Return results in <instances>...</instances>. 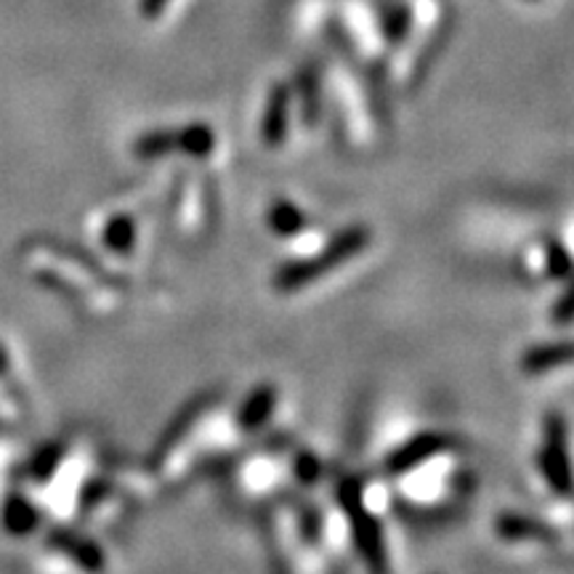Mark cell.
<instances>
[{
    "label": "cell",
    "mask_w": 574,
    "mask_h": 574,
    "mask_svg": "<svg viewBox=\"0 0 574 574\" xmlns=\"http://www.w3.org/2000/svg\"><path fill=\"white\" fill-rule=\"evenodd\" d=\"M373 242V232L365 223H352V227L341 229L333 234V240L327 242L320 253H314L312 259L301 261H288L280 269H274L272 274V288L276 293H295L314 282H320L322 276H327L335 269L346 267L348 261L356 259L359 253H365Z\"/></svg>",
    "instance_id": "obj_1"
},
{
    "label": "cell",
    "mask_w": 574,
    "mask_h": 574,
    "mask_svg": "<svg viewBox=\"0 0 574 574\" xmlns=\"http://www.w3.org/2000/svg\"><path fill=\"white\" fill-rule=\"evenodd\" d=\"M338 505L346 511L348 530H352V543L359 553L362 564L367 566L369 574H392V564H388L386 538H383L380 521L369 513L365 505V494H362L359 481L354 477L341 479L338 490H335Z\"/></svg>",
    "instance_id": "obj_2"
},
{
    "label": "cell",
    "mask_w": 574,
    "mask_h": 574,
    "mask_svg": "<svg viewBox=\"0 0 574 574\" xmlns=\"http://www.w3.org/2000/svg\"><path fill=\"white\" fill-rule=\"evenodd\" d=\"M134 157L138 160H160L165 155H187L206 160L216 149V131L206 123H191L184 128L147 131L134 142Z\"/></svg>",
    "instance_id": "obj_3"
},
{
    "label": "cell",
    "mask_w": 574,
    "mask_h": 574,
    "mask_svg": "<svg viewBox=\"0 0 574 574\" xmlns=\"http://www.w3.org/2000/svg\"><path fill=\"white\" fill-rule=\"evenodd\" d=\"M570 437H566V418L561 413H547L543 424V445L538 452V466L545 484L559 498L572 494V463H570Z\"/></svg>",
    "instance_id": "obj_4"
},
{
    "label": "cell",
    "mask_w": 574,
    "mask_h": 574,
    "mask_svg": "<svg viewBox=\"0 0 574 574\" xmlns=\"http://www.w3.org/2000/svg\"><path fill=\"white\" fill-rule=\"evenodd\" d=\"M460 447V439L452 437V434H441V431H426L413 437L410 441L397 447L394 452H388V458L383 460V471L388 477H405V473L415 471L418 466L428 463V460L439 458V455L452 452Z\"/></svg>",
    "instance_id": "obj_5"
},
{
    "label": "cell",
    "mask_w": 574,
    "mask_h": 574,
    "mask_svg": "<svg viewBox=\"0 0 574 574\" xmlns=\"http://www.w3.org/2000/svg\"><path fill=\"white\" fill-rule=\"evenodd\" d=\"M49 545L54 547L56 553H62L64 559H70L72 564L81 566L83 572L88 574H102L107 570V556H104L102 545L94 543L85 534H77L75 530H64V526H56L49 534Z\"/></svg>",
    "instance_id": "obj_6"
},
{
    "label": "cell",
    "mask_w": 574,
    "mask_h": 574,
    "mask_svg": "<svg viewBox=\"0 0 574 574\" xmlns=\"http://www.w3.org/2000/svg\"><path fill=\"white\" fill-rule=\"evenodd\" d=\"M293 107V88L290 83H272L267 96V107L261 115V142L267 147H280L285 144L290 131V109Z\"/></svg>",
    "instance_id": "obj_7"
},
{
    "label": "cell",
    "mask_w": 574,
    "mask_h": 574,
    "mask_svg": "<svg viewBox=\"0 0 574 574\" xmlns=\"http://www.w3.org/2000/svg\"><path fill=\"white\" fill-rule=\"evenodd\" d=\"M494 532H498V538L505 540V543H559L556 526L513 511L500 513V516L494 519Z\"/></svg>",
    "instance_id": "obj_8"
},
{
    "label": "cell",
    "mask_w": 574,
    "mask_h": 574,
    "mask_svg": "<svg viewBox=\"0 0 574 574\" xmlns=\"http://www.w3.org/2000/svg\"><path fill=\"white\" fill-rule=\"evenodd\" d=\"M276 401H280V392H276L274 383H261V386H255L253 392L242 399L240 410H237V428L246 434L259 431V428L272 420Z\"/></svg>",
    "instance_id": "obj_9"
},
{
    "label": "cell",
    "mask_w": 574,
    "mask_h": 574,
    "mask_svg": "<svg viewBox=\"0 0 574 574\" xmlns=\"http://www.w3.org/2000/svg\"><path fill=\"white\" fill-rule=\"evenodd\" d=\"M208 405H210V397H197L195 401H189V405L184 407V410H178V413H176V418L170 420L168 428H165L163 437L157 439L155 460H163L165 455H168L170 450H176L178 441H181L184 437H187V434L191 431V428H195L197 420H200L202 415H206Z\"/></svg>",
    "instance_id": "obj_10"
},
{
    "label": "cell",
    "mask_w": 574,
    "mask_h": 574,
    "mask_svg": "<svg viewBox=\"0 0 574 574\" xmlns=\"http://www.w3.org/2000/svg\"><path fill=\"white\" fill-rule=\"evenodd\" d=\"M572 362V343L556 341L543 343V346H532L521 354V373L524 375H545L551 369L566 367Z\"/></svg>",
    "instance_id": "obj_11"
},
{
    "label": "cell",
    "mask_w": 574,
    "mask_h": 574,
    "mask_svg": "<svg viewBox=\"0 0 574 574\" xmlns=\"http://www.w3.org/2000/svg\"><path fill=\"white\" fill-rule=\"evenodd\" d=\"M290 88H293V85H290ZM293 94L299 96L303 125L314 128L316 121L322 117V85L314 67H303L301 72H295Z\"/></svg>",
    "instance_id": "obj_12"
},
{
    "label": "cell",
    "mask_w": 574,
    "mask_h": 574,
    "mask_svg": "<svg viewBox=\"0 0 574 574\" xmlns=\"http://www.w3.org/2000/svg\"><path fill=\"white\" fill-rule=\"evenodd\" d=\"M267 227L272 229L276 237H299L303 229L309 227V216L303 213V208L295 206L293 200H274L267 210Z\"/></svg>",
    "instance_id": "obj_13"
},
{
    "label": "cell",
    "mask_w": 574,
    "mask_h": 574,
    "mask_svg": "<svg viewBox=\"0 0 574 574\" xmlns=\"http://www.w3.org/2000/svg\"><path fill=\"white\" fill-rule=\"evenodd\" d=\"M102 242L104 248L112 250V253L125 255L131 253L136 246V221L131 216H112V219L104 223L102 229Z\"/></svg>",
    "instance_id": "obj_14"
},
{
    "label": "cell",
    "mask_w": 574,
    "mask_h": 574,
    "mask_svg": "<svg viewBox=\"0 0 574 574\" xmlns=\"http://www.w3.org/2000/svg\"><path fill=\"white\" fill-rule=\"evenodd\" d=\"M383 35H386V41L392 45H397L399 41H405L407 35H410V28H413V9L405 3V0H399V3H392L383 9Z\"/></svg>",
    "instance_id": "obj_15"
},
{
    "label": "cell",
    "mask_w": 574,
    "mask_h": 574,
    "mask_svg": "<svg viewBox=\"0 0 574 574\" xmlns=\"http://www.w3.org/2000/svg\"><path fill=\"white\" fill-rule=\"evenodd\" d=\"M38 521H41V516H38V508L32 505L30 500L11 498L9 503H6L3 524L11 534H30L38 526Z\"/></svg>",
    "instance_id": "obj_16"
},
{
    "label": "cell",
    "mask_w": 574,
    "mask_h": 574,
    "mask_svg": "<svg viewBox=\"0 0 574 574\" xmlns=\"http://www.w3.org/2000/svg\"><path fill=\"white\" fill-rule=\"evenodd\" d=\"M545 269L551 280H566L572 274V255L559 240L545 246Z\"/></svg>",
    "instance_id": "obj_17"
},
{
    "label": "cell",
    "mask_w": 574,
    "mask_h": 574,
    "mask_svg": "<svg viewBox=\"0 0 574 574\" xmlns=\"http://www.w3.org/2000/svg\"><path fill=\"white\" fill-rule=\"evenodd\" d=\"M62 458H64V447L62 445L43 447V450L35 455V460H32V479L45 481V479L54 477L59 463H62Z\"/></svg>",
    "instance_id": "obj_18"
},
{
    "label": "cell",
    "mask_w": 574,
    "mask_h": 574,
    "mask_svg": "<svg viewBox=\"0 0 574 574\" xmlns=\"http://www.w3.org/2000/svg\"><path fill=\"white\" fill-rule=\"evenodd\" d=\"M293 473H295V479L303 481V484H314L322 473V463L316 460V455L301 452L293 463Z\"/></svg>",
    "instance_id": "obj_19"
},
{
    "label": "cell",
    "mask_w": 574,
    "mask_h": 574,
    "mask_svg": "<svg viewBox=\"0 0 574 574\" xmlns=\"http://www.w3.org/2000/svg\"><path fill=\"white\" fill-rule=\"evenodd\" d=\"M551 322H556V325L566 327L572 322V293L570 290H564V293L559 295V301L551 306Z\"/></svg>",
    "instance_id": "obj_20"
},
{
    "label": "cell",
    "mask_w": 574,
    "mask_h": 574,
    "mask_svg": "<svg viewBox=\"0 0 574 574\" xmlns=\"http://www.w3.org/2000/svg\"><path fill=\"white\" fill-rule=\"evenodd\" d=\"M170 0H138V14L144 19H157L168 9Z\"/></svg>",
    "instance_id": "obj_21"
},
{
    "label": "cell",
    "mask_w": 574,
    "mask_h": 574,
    "mask_svg": "<svg viewBox=\"0 0 574 574\" xmlns=\"http://www.w3.org/2000/svg\"><path fill=\"white\" fill-rule=\"evenodd\" d=\"M104 494H107V490H104V484H98V481H91L88 490L83 492L81 505H83V508H94V505L98 503V500L104 498Z\"/></svg>",
    "instance_id": "obj_22"
}]
</instances>
